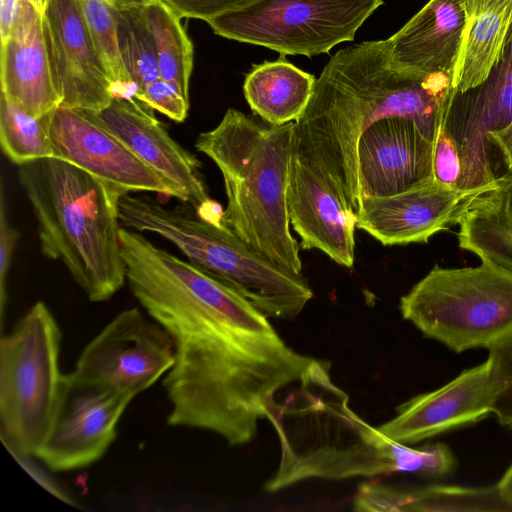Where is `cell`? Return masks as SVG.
Masks as SVG:
<instances>
[{
    "mask_svg": "<svg viewBox=\"0 0 512 512\" xmlns=\"http://www.w3.org/2000/svg\"><path fill=\"white\" fill-rule=\"evenodd\" d=\"M453 76L399 68L388 41H366L337 51L316 79L304 113L294 122V154L324 170L356 209V145L374 122L391 116L416 120L434 139L455 95Z\"/></svg>",
    "mask_w": 512,
    "mask_h": 512,
    "instance_id": "obj_2",
    "label": "cell"
},
{
    "mask_svg": "<svg viewBox=\"0 0 512 512\" xmlns=\"http://www.w3.org/2000/svg\"><path fill=\"white\" fill-rule=\"evenodd\" d=\"M42 31L60 106L99 113L114 96L106 70L74 0H47Z\"/></svg>",
    "mask_w": 512,
    "mask_h": 512,
    "instance_id": "obj_13",
    "label": "cell"
},
{
    "mask_svg": "<svg viewBox=\"0 0 512 512\" xmlns=\"http://www.w3.org/2000/svg\"><path fill=\"white\" fill-rule=\"evenodd\" d=\"M4 189L0 192V307L3 317L6 303V287L12 257L19 239V232L10 224L6 212Z\"/></svg>",
    "mask_w": 512,
    "mask_h": 512,
    "instance_id": "obj_34",
    "label": "cell"
},
{
    "mask_svg": "<svg viewBox=\"0 0 512 512\" xmlns=\"http://www.w3.org/2000/svg\"><path fill=\"white\" fill-rule=\"evenodd\" d=\"M316 78L285 57L253 66L243 91L251 110L264 122L283 125L295 122L312 97Z\"/></svg>",
    "mask_w": 512,
    "mask_h": 512,
    "instance_id": "obj_25",
    "label": "cell"
},
{
    "mask_svg": "<svg viewBox=\"0 0 512 512\" xmlns=\"http://www.w3.org/2000/svg\"><path fill=\"white\" fill-rule=\"evenodd\" d=\"M493 378L498 387L492 414L512 428V329L486 347Z\"/></svg>",
    "mask_w": 512,
    "mask_h": 512,
    "instance_id": "obj_31",
    "label": "cell"
},
{
    "mask_svg": "<svg viewBox=\"0 0 512 512\" xmlns=\"http://www.w3.org/2000/svg\"><path fill=\"white\" fill-rule=\"evenodd\" d=\"M136 99L173 121L181 123L187 118L189 99L162 78L150 83Z\"/></svg>",
    "mask_w": 512,
    "mask_h": 512,
    "instance_id": "obj_32",
    "label": "cell"
},
{
    "mask_svg": "<svg viewBox=\"0 0 512 512\" xmlns=\"http://www.w3.org/2000/svg\"><path fill=\"white\" fill-rule=\"evenodd\" d=\"M450 112L468 128L487 137L512 120V25L499 59L486 80L476 88L455 94ZM489 139V138H488Z\"/></svg>",
    "mask_w": 512,
    "mask_h": 512,
    "instance_id": "obj_26",
    "label": "cell"
},
{
    "mask_svg": "<svg viewBox=\"0 0 512 512\" xmlns=\"http://www.w3.org/2000/svg\"><path fill=\"white\" fill-rule=\"evenodd\" d=\"M404 319L456 353L487 347L512 329V272L435 266L401 297Z\"/></svg>",
    "mask_w": 512,
    "mask_h": 512,
    "instance_id": "obj_7",
    "label": "cell"
},
{
    "mask_svg": "<svg viewBox=\"0 0 512 512\" xmlns=\"http://www.w3.org/2000/svg\"><path fill=\"white\" fill-rule=\"evenodd\" d=\"M145 10L155 46L160 78L174 85L189 99L193 44L181 24V17L163 0L150 2Z\"/></svg>",
    "mask_w": 512,
    "mask_h": 512,
    "instance_id": "obj_28",
    "label": "cell"
},
{
    "mask_svg": "<svg viewBox=\"0 0 512 512\" xmlns=\"http://www.w3.org/2000/svg\"><path fill=\"white\" fill-rule=\"evenodd\" d=\"M383 0H256L207 21L215 34L284 54L328 53L354 40Z\"/></svg>",
    "mask_w": 512,
    "mask_h": 512,
    "instance_id": "obj_9",
    "label": "cell"
},
{
    "mask_svg": "<svg viewBox=\"0 0 512 512\" xmlns=\"http://www.w3.org/2000/svg\"><path fill=\"white\" fill-rule=\"evenodd\" d=\"M153 111L134 97H114L98 115L143 162L183 190L200 218L221 221L224 210L209 196L200 161L170 136Z\"/></svg>",
    "mask_w": 512,
    "mask_h": 512,
    "instance_id": "obj_15",
    "label": "cell"
},
{
    "mask_svg": "<svg viewBox=\"0 0 512 512\" xmlns=\"http://www.w3.org/2000/svg\"><path fill=\"white\" fill-rule=\"evenodd\" d=\"M504 175L512 179V170L507 171Z\"/></svg>",
    "mask_w": 512,
    "mask_h": 512,
    "instance_id": "obj_39",
    "label": "cell"
},
{
    "mask_svg": "<svg viewBox=\"0 0 512 512\" xmlns=\"http://www.w3.org/2000/svg\"><path fill=\"white\" fill-rule=\"evenodd\" d=\"M290 225L301 238L300 248L317 249L339 265L355 259L356 212L330 176L293 155L287 189Z\"/></svg>",
    "mask_w": 512,
    "mask_h": 512,
    "instance_id": "obj_16",
    "label": "cell"
},
{
    "mask_svg": "<svg viewBox=\"0 0 512 512\" xmlns=\"http://www.w3.org/2000/svg\"><path fill=\"white\" fill-rule=\"evenodd\" d=\"M466 23L464 0H429L387 39L391 59L417 74L453 76Z\"/></svg>",
    "mask_w": 512,
    "mask_h": 512,
    "instance_id": "obj_20",
    "label": "cell"
},
{
    "mask_svg": "<svg viewBox=\"0 0 512 512\" xmlns=\"http://www.w3.org/2000/svg\"><path fill=\"white\" fill-rule=\"evenodd\" d=\"M488 138L501 152L507 171L512 170V120L505 127L491 131Z\"/></svg>",
    "mask_w": 512,
    "mask_h": 512,
    "instance_id": "obj_35",
    "label": "cell"
},
{
    "mask_svg": "<svg viewBox=\"0 0 512 512\" xmlns=\"http://www.w3.org/2000/svg\"><path fill=\"white\" fill-rule=\"evenodd\" d=\"M464 5L467 23L453 74L455 94L486 80L512 25V0H464Z\"/></svg>",
    "mask_w": 512,
    "mask_h": 512,
    "instance_id": "obj_22",
    "label": "cell"
},
{
    "mask_svg": "<svg viewBox=\"0 0 512 512\" xmlns=\"http://www.w3.org/2000/svg\"><path fill=\"white\" fill-rule=\"evenodd\" d=\"M161 235L188 262L237 291L267 317L294 319L313 297L302 275L281 269L253 251L224 222L206 221L188 207L166 217Z\"/></svg>",
    "mask_w": 512,
    "mask_h": 512,
    "instance_id": "obj_8",
    "label": "cell"
},
{
    "mask_svg": "<svg viewBox=\"0 0 512 512\" xmlns=\"http://www.w3.org/2000/svg\"><path fill=\"white\" fill-rule=\"evenodd\" d=\"M356 172L358 201L427 184L433 180V138L412 118L378 120L357 141Z\"/></svg>",
    "mask_w": 512,
    "mask_h": 512,
    "instance_id": "obj_14",
    "label": "cell"
},
{
    "mask_svg": "<svg viewBox=\"0 0 512 512\" xmlns=\"http://www.w3.org/2000/svg\"><path fill=\"white\" fill-rule=\"evenodd\" d=\"M42 13L22 0L9 37L1 42V94L27 114L41 117L60 106L42 31Z\"/></svg>",
    "mask_w": 512,
    "mask_h": 512,
    "instance_id": "obj_19",
    "label": "cell"
},
{
    "mask_svg": "<svg viewBox=\"0 0 512 512\" xmlns=\"http://www.w3.org/2000/svg\"><path fill=\"white\" fill-rule=\"evenodd\" d=\"M29 1L32 2L41 11V13L44 10L46 3H47V0H29Z\"/></svg>",
    "mask_w": 512,
    "mask_h": 512,
    "instance_id": "obj_38",
    "label": "cell"
},
{
    "mask_svg": "<svg viewBox=\"0 0 512 512\" xmlns=\"http://www.w3.org/2000/svg\"><path fill=\"white\" fill-rule=\"evenodd\" d=\"M120 245L133 296L173 344L162 380L168 425L249 443L276 394L314 358L287 345L237 291L139 232L122 227Z\"/></svg>",
    "mask_w": 512,
    "mask_h": 512,
    "instance_id": "obj_1",
    "label": "cell"
},
{
    "mask_svg": "<svg viewBox=\"0 0 512 512\" xmlns=\"http://www.w3.org/2000/svg\"><path fill=\"white\" fill-rule=\"evenodd\" d=\"M294 129V122L272 125L229 108L216 127L198 135L195 148L222 174L224 224L265 259L302 275L287 211Z\"/></svg>",
    "mask_w": 512,
    "mask_h": 512,
    "instance_id": "obj_3",
    "label": "cell"
},
{
    "mask_svg": "<svg viewBox=\"0 0 512 512\" xmlns=\"http://www.w3.org/2000/svg\"><path fill=\"white\" fill-rule=\"evenodd\" d=\"M133 399L64 374L51 427L36 457L58 472L92 465L114 442L118 423Z\"/></svg>",
    "mask_w": 512,
    "mask_h": 512,
    "instance_id": "obj_11",
    "label": "cell"
},
{
    "mask_svg": "<svg viewBox=\"0 0 512 512\" xmlns=\"http://www.w3.org/2000/svg\"><path fill=\"white\" fill-rule=\"evenodd\" d=\"M49 132L55 158L125 193L153 192L188 203L183 190L143 162L97 112L59 106L52 114Z\"/></svg>",
    "mask_w": 512,
    "mask_h": 512,
    "instance_id": "obj_12",
    "label": "cell"
},
{
    "mask_svg": "<svg viewBox=\"0 0 512 512\" xmlns=\"http://www.w3.org/2000/svg\"><path fill=\"white\" fill-rule=\"evenodd\" d=\"M266 419L280 442V461L265 490L277 492L308 479L344 480L396 473L398 442L368 424L330 374V363L313 359Z\"/></svg>",
    "mask_w": 512,
    "mask_h": 512,
    "instance_id": "obj_5",
    "label": "cell"
},
{
    "mask_svg": "<svg viewBox=\"0 0 512 512\" xmlns=\"http://www.w3.org/2000/svg\"><path fill=\"white\" fill-rule=\"evenodd\" d=\"M488 143L449 117L446 109L433 139V180L458 191L490 188L498 177L488 158Z\"/></svg>",
    "mask_w": 512,
    "mask_h": 512,
    "instance_id": "obj_24",
    "label": "cell"
},
{
    "mask_svg": "<svg viewBox=\"0 0 512 512\" xmlns=\"http://www.w3.org/2000/svg\"><path fill=\"white\" fill-rule=\"evenodd\" d=\"M353 508L359 512L509 511L496 485H432L405 490L374 482L359 486Z\"/></svg>",
    "mask_w": 512,
    "mask_h": 512,
    "instance_id": "obj_23",
    "label": "cell"
},
{
    "mask_svg": "<svg viewBox=\"0 0 512 512\" xmlns=\"http://www.w3.org/2000/svg\"><path fill=\"white\" fill-rule=\"evenodd\" d=\"M17 176L42 254L60 261L90 301L110 299L126 282L118 206L127 193L55 157L22 164Z\"/></svg>",
    "mask_w": 512,
    "mask_h": 512,
    "instance_id": "obj_4",
    "label": "cell"
},
{
    "mask_svg": "<svg viewBox=\"0 0 512 512\" xmlns=\"http://www.w3.org/2000/svg\"><path fill=\"white\" fill-rule=\"evenodd\" d=\"M54 111L34 117L0 95V143L11 162L20 166L55 157L49 132Z\"/></svg>",
    "mask_w": 512,
    "mask_h": 512,
    "instance_id": "obj_29",
    "label": "cell"
},
{
    "mask_svg": "<svg viewBox=\"0 0 512 512\" xmlns=\"http://www.w3.org/2000/svg\"><path fill=\"white\" fill-rule=\"evenodd\" d=\"M154 0H74L106 70L114 97H134L135 86L122 62L117 42L120 13Z\"/></svg>",
    "mask_w": 512,
    "mask_h": 512,
    "instance_id": "obj_27",
    "label": "cell"
},
{
    "mask_svg": "<svg viewBox=\"0 0 512 512\" xmlns=\"http://www.w3.org/2000/svg\"><path fill=\"white\" fill-rule=\"evenodd\" d=\"M22 0H0V34L1 42L10 35L17 20Z\"/></svg>",
    "mask_w": 512,
    "mask_h": 512,
    "instance_id": "obj_36",
    "label": "cell"
},
{
    "mask_svg": "<svg viewBox=\"0 0 512 512\" xmlns=\"http://www.w3.org/2000/svg\"><path fill=\"white\" fill-rule=\"evenodd\" d=\"M496 487L501 500L509 511H512V464L500 478Z\"/></svg>",
    "mask_w": 512,
    "mask_h": 512,
    "instance_id": "obj_37",
    "label": "cell"
},
{
    "mask_svg": "<svg viewBox=\"0 0 512 512\" xmlns=\"http://www.w3.org/2000/svg\"><path fill=\"white\" fill-rule=\"evenodd\" d=\"M62 333L37 301L0 341V430L15 456L36 457L51 427L63 385Z\"/></svg>",
    "mask_w": 512,
    "mask_h": 512,
    "instance_id": "obj_6",
    "label": "cell"
},
{
    "mask_svg": "<svg viewBox=\"0 0 512 512\" xmlns=\"http://www.w3.org/2000/svg\"><path fill=\"white\" fill-rule=\"evenodd\" d=\"M146 5L124 9L118 19V48L125 69L136 89L134 98H137L150 83L160 78Z\"/></svg>",
    "mask_w": 512,
    "mask_h": 512,
    "instance_id": "obj_30",
    "label": "cell"
},
{
    "mask_svg": "<svg viewBox=\"0 0 512 512\" xmlns=\"http://www.w3.org/2000/svg\"><path fill=\"white\" fill-rule=\"evenodd\" d=\"M181 18L208 21L223 13L240 9L256 0H163Z\"/></svg>",
    "mask_w": 512,
    "mask_h": 512,
    "instance_id": "obj_33",
    "label": "cell"
},
{
    "mask_svg": "<svg viewBox=\"0 0 512 512\" xmlns=\"http://www.w3.org/2000/svg\"><path fill=\"white\" fill-rule=\"evenodd\" d=\"M174 362L168 333L144 310L118 313L83 348L74 379L136 397L154 385Z\"/></svg>",
    "mask_w": 512,
    "mask_h": 512,
    "instance_id": "obj_10",
    "label": "cell"
},
{
    "mask_svg": "<svg viewBox=\"0 0 512 512\" xmlns=\"http://www.w3.org/2000/svg\"><path fill=\"white\" fill-rule=\"evenodd\" d=\"M482 191H458L432 180L399 194L361 198L356 226L384 246L426 243L458 224L470 200Z\"/></svg>",
    "mask_w": 512,
    "mask_h": 512,
    "instance_id": "obj_18",
    "label": "cell"
},
{
    "mask_svg": "<svg viewBox=\"0 0 512 512\" xmlns=\"http://www.w3.org/2000/svg\"><path fill=\"white\" fill-rule=\"evenodd\" d=\"M497 392L491 364L486 359L442 387L402 403L396 408L395 417L378 429L393 441L414 444L492 414Z\"/></svg>",
    "mask_w": 512,
    "mask_h": 512,
    "instance_id": "obj_17",
    "label": "cell"
},
{
    "mask_svg": "<svg viewBox=\"0 0 512 512\" xmlns=\"http://www.w3.org/2000/svg\"><path fill=\"white\" fill-rule=\"evenodd\" d=\"M458 224L460 248L512 272V179L502 175L474 196Z\"/></svg>",
    "mask_w": 512,
    "mask_h": 512,
    "instance_id": "obj_21",
    "label": "cell"
}]
</instances>
